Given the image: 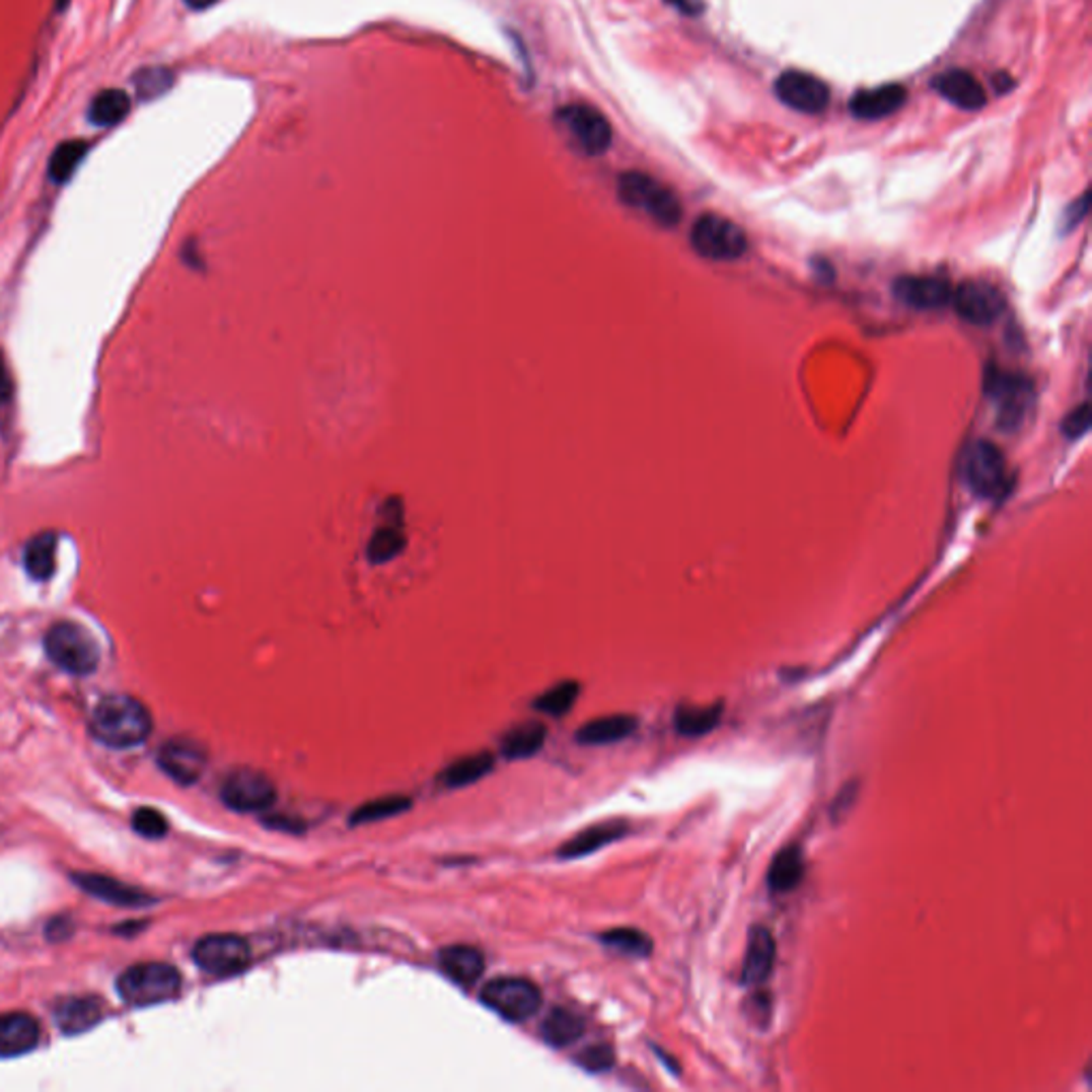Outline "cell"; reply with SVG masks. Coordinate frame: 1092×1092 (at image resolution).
<instances>
[{
    "label": "cell",
    "mask_w": 1092,
    "mask_h": 1092,
    "mask_svg": "<svg viewBox=\"0 0 1092 1092\" xmlns=\"http://www.w3.org/2000/svg\"><path fill=\"white\" fill-rule=\"evenodd\" d=\"M636 728H638V721L634 715L597 717L579 728V732H576V740H579L581 745H610L632 736Z\"/></svg>",
    "instance_id": "cell-22"
},
{
    "label": "cell",
    "mask_w": 1092,
    "mask_h": 1092,
    "mask_svg": "<svg viewBox=\"0 0 1092 1092\" xmlns=\"http://www.w3.org/2000/svg\"><path fill=\"white\" fill-rule=\"evenodd\" d=\"M558 120L568 129L572 135L576 148L583 150L589 156L604 154L612 143V129L610 122L591 105H568L558 114Z\"/></svg>",
    "instance_id": "cell-10"
},
{
    "label": "cell",
    "mask_w": 1092,
    "mask_h": 1092,
    "mask_svg": "<svg viewBox=\"0 0 1092 1092\" xmlns=\"http://www.w3.org/2000/svg\"><path fill=\"white\" fill-rule=\"evenodd\" d=\"M777 960V943L767 926H753L747 939V952L743 960V984L757 988L773 975Z\"/></svg>",
    "instance_id": "cell-16"
},
{
    "label": "cell",
    "mask_w": 1092,
    "mask_h": 1092,
    "mask_svg": "<svg viewBox=\"0 0 1092 1092\" xmlns=\"http://www.w3.org/2000/svg\"><path fill=\"white\" fill-rule=\"evenodd\" d=\"M630 826L626 821L622 819H612V821H602V823H595V826H589L585 828L583 832L574 834L570 841H566L562 848H560V858H583V856H589L597 850L606 848V845L620 841L628 834Z\"/></svg>",
    "instance_id": "cell-19"
},
{
    "label": "cell",
    "mask_w": 1092,
    "mask_h": 1092,
    "mask_svg": "<svg viewBox=\"0 0 1092 1092\" xmlns=\"http://www.w3.org/2000/svg\"><path fill=\"white\" fill-rule=\"evenodd\" d=\"M88 150H90V146L84 139H69V141L60 143V146L54 150V154L50 158V164H48L50 177L56 184L69 181L75 175L81 160L86 158Z\"/></svg>",
    "instance_id": "cell-32"
},
{
    "label": "cell",
    "mask_w": 1092,
    "mask_h": 1092,
    "mask_svg": "<svg viewBox=\"0 0 1092 1092\" xmlns=\"http://www.w3.org/2000/svg\"><path fill=\"white\" fill-rule=\"evenodd\" d=\"M933 86L943 98L950 100L952 105L966 112L981 110L988 100L986 90L979 81L971 73L960 71V69L941 73L939 77H935Z\"/></svg>",
    "instance_id": "cell-17"
},
{
    "label": "cell",
    "mask_w": 1092,
    "mask_h": 1092,
    "mask_svg": "<svg viewBox=\"0 0 1092 1092\" xmlns=\"http://www.w3.org/2000/svg\"><path fill=\"white\" fill-rule=\"evenodd\" d=\"M749 1003L753 1005V1009H751V1016H749V1020H751V1022H755L757 1014H761V1018H765V1022H769V1020H771V999H769L767 995H753Z\"/></svg>",
    "instance_id": "cell-44"
},
{
    "label": "cell",
    "mask_w": 1092,
    "mask_h": 1092,
    "mask_svg": "<svg viewBox=\"0 0 1092 1092\" xmlns=\"http://www.w3.org/2000/svg\"><path fill=\"white\" fill-rule=\"evenodd\" d=\"M991 395L999 406V417L1003 427L1012 429L1022 425L1024 417L1028 415L1030 406H1033V386H1030L1022 376L1014 374H993L991 382Z\"/></svg>",
    "instance_id": "cell-14"
},
{
    "label": "cell",
    "mask_w": 1092,
    "mask_h": 1092,
    "mask_svg": "<svg viewBox=\"0 0 1092 1092\" xmlns=\"http://www.w3.org/2000/svg\"><path fill=\"white\" fill-rule=\"evenodd\" d=\"M11 395H13V378H11L3 353H0V404H7Z\"/></svg>",
    "instance_id": "cell-43"
},
{
    "label": "cell",
    "mask_w": 1092,
    "mask_h": 1092,
    "mask_svg": "<svg viewBox=\"0 0 1092 1092\" xmlns=\"http://www.w3.org/2000/svg\"><path fill=\"white\" fill-rule=\"evenodd\" d=\"M193 958L201 971L229 977L250 964V945L237 935H208L195 945Z\"/></svg>",
    "instance_id": "cell-8"
},
{
    "label": "cell",
    "mask_w": 1092,
    "mask_h": 1092,
    "mask_svg": "<svg viewBox=\"0 0 1092 1092\" xmlns=\"http://www.w3.org/2000/svg\"><path fill=\"white\" fill-rule=\"evenodd\" d=\"M444 975L461 986H471L485 971L483 954L471 945H448L438 956Z\"/></svg>",
    "instance_id": "cell-21"
},
{
    "label": "cell",
    "mask_w": 1092,
    "mask_h": 1092,
    "mask_svg": "<svg viewBox=\"0 0 1092 1092\" xmlns=\"http://www.w3.org/2000/svg\"><path fill=\"white\" fill-rule=\"evenodd\" d=\"M493 765H496V759H493L491 753L483 751V753L465 755L457 761H452L450 767H446L444 773L440 775V781L446 788H465L469 786V783H477L485 775H489Z\"/></svg>",
    "instance_id": "cell-31"
},
{
    "label": "cell",
    "mask_w": 1092,
    "mask_h": 1092,
    "mask_svg": "<svg viewBox=\"0 0 1092 1092\" xmlns=\"http://www.w3.org/2000/svg\"><path fill=\"white\" fill-rule=\"evenodd\" d=\"M102 1016V1005L94 997L67 999L56 1007V1022L67 1035L84 1033L92 1028Z\"/></svg>",
    "instance_id": "cell-24"
},
{
    "label": "cell",
    "mask_w": 1092,
    "mask_h": 1092,
    "mask_svg": "<svg viewBox=\"0 0 1092 1092\" xmlns=\"http://www.w3.org/2000/svg\"><path fill=\"white\" fill-rule=\"evenodd\" d=\"M410 807H412V800L406 796H382L376 800L363 802L361 807H357L353 815H350V823H353V826H359V823L382 821V819L395 817L408 811Z\"/></svg>",
    "instance_id": "cell-34"
},
{
    "label": "cell",
    "mask_w": 1092,
    "mask_h": 1092,
    "mask_svg": "<svg viewBox=\"0 0 1092 1092\" xmlns=\"http://www.w3.org/2000/svg\"><path fill=\"white\" fill-rule=\"evenodd\" d=\"M1088 429V406L1082 404L1078 408V412H1074V415H1069L1067 421H1065V434L1069 438H1078L1082 436L1084 431Z\"/></svg>",
    "instance_id": "cell-41"
},
{
    "label": "cell",
    "mask_w": 1092,
    "mask_h": 1092,
    "mask_svg": "<svg viewBox=\"0 0 1092 1092\" xmlns=\"http://www.w3.org/2000/svg\"><path fill=\"white\" fill-rule=\"evenodd\" d=\"M184 3H187V5H189L191 9H195V11H203V9L214 7V5L218 3V0H184Z\"/></svg>",
    "instance_id": "cell-46"
},
{
    "label": "cell",
    "mask_w": 1092,
    "mask_h": 1092,
    "mask_svg": "<svg viewBox=\"0 0 1092 1092\" xmlns=\"http://www.w3.org/2000/svg\"><path fill=\"white\" fill-rule=\"evenodd\" d=\"M158 767L179 786H193L208 767V751L201 743L187 736H177L162 743L158 749Z\"/></svg>",
    "instance_id": "cell-11"
},
{
    "label": "cell",
    "mask_w": 1092,
    "mask_h": 1092,
    "mask_svg": "<svg viewBox=\"0 0 1092 1092\" xmlns=\"http://www.w3.org/2000/svg\"><path fill=\"white\" fill-rule=\"evenodd\" d=\"M858 790H860V786H858L856 781L845 783V786L841 788V792L836 794V798H834V802H832V807H830V819H832L834 823H841L845 817L850 815V811H852L854 805H856Z\"/></svg>",
    "instance_id": "cell-40"
},
{
    "label": "cell",
    "mask_w": 1092,
    "mask_h": 1092,
    "mask_svg": "<svg viewBox=\"0 0 1092 1092\" xmlns=\"http://www.w3.org/2000/svg\"><path fill=\"white\" fill-rule=\"evenodd\" d=\"M133 828L141 836H146V839H160V836L167 834L169 823H167V819H164V815L160 811L143 807L133 815Z\"/></svg>",
    "instance_id": "cell-38"
},
{
    "label": "cell",
    "mask_w": 1092,
    "mask_h": 1092,
    "mask_svg": "<svg viewBox=\"0 0 1092 1092\" xmlns=\"http://www.w3.org/2000/svg\"><path fill=\"white\" fill-rule=\"evenodd\" d=\"M904 88L898 84H888L854 94L850 100V112L860 120H879L898 112L904 105Z\"/></svg>",
    "instance_id": "cell-20"
},
{
    "label": "cell",
    "mask_w": 1092,
    "mask_h": 1092,
    "mask_svg": "<svg viewBox=\"0 0 1092 1092\" xmlns=\"http://www.w3.org/2000/svg\"><path fill=\"white\" fill-rule=\"evenodd\" d=\"M56 551H58V535L54 531H44L34 535V538L24 549V568L30 579L34 581H48L56 570Z\"/></svg>",
    "instance_id": "cell-27"
},
{
    "label": "cell",
    "mask_w": 1092,
    "mask_h": 1092,
    "mask_svg": "<svg viewBox=\"0 0 1092 1092\" xmlns=\"http://www.w3.org/2000/svg\"><path fill=\"white\" fill-rule=\"evenodd\" d=\"M579 683L576 681H564L560 685L551 687L549 691H544L540 698H535L533 707L538 709L540 713H547V715H553V717H562L566 715L574 703L576 698H579Z\"/></svg>",
    "instance_id": "cell-37"
},
{
    "label": "cell",
    "mask_w": 1092,
    "mask_h": 1092,
    "mask_svg": "<svg viewBox=\"0 0 1092 1092\" xmlns=\"http://www.w3.org/2000/svg\"><path fill=\"white\" fill-rule=\"evenodd\" d=\"M75 881L81 885V890L90 892L92 896L105 900V902H114V904H120V906H146L148 902H152V898L148 894H143L135 888H131V885H125L120 883L116 879H110V877H102V875H90V873H84V875H75Z\"/></svg>",
    "instance_id": "cell-23"
},
{
    "label": "cell",
    "mask_w": 1092,
    "mask_h": 1092,
    "mask_svg": "<svg viewBox=\"0 0 1092 1092\" xmlns=\"http://www.w3.org/2000/svg\"><path fill=\"white\" fill-rule=\"evenodd\" d=\"M805 877V856L798 845H788L777 852L769 867V885L773 892H792Z\"/></svg>",
    "instance_id": "cell-25"
},
{
    "label": "cell",
    "mask_w": 1092,
    "mask_h": 1092,
    "mask_svg": "<svg viewBox=\"0 0 1092 1092\" xmlns=\"http://www.w3.org/2000/svg\"><path fill=\"white\" fill-rule=\"evenodd\" d=\"M620 199L634 210H643L662 226H676L683 214L681 203L668 187L638 171L620 177Z\"/></svg>",
    "instance_id": "cell-4"
},
{
    "label": "cell",
    "mask_w": 1092,
    "mask_h": 1092,
    "mask_svg": "<svg viewBox=\"0 0 1092 1092\" xmlns=\"http://www.w3.org/2000/svg\"><path fill=\"white\" fill-rule=\"evenodd\" d=\"M691 245L700 257L709 261H736L747 252L749 241L745 231L732 220L705 214L691 226Z\"/></svg>",
    "instance_id": "cell-5"
},
{
    "label": "cell",
    "mask_w": 1092,
    "mask_h": 1092,
    "mask_svg": "<svg viewBox=\"0 0 1092 1092\" xmlns=\"http://www.w3.org/2000/svg\"><path fill=\"white\" fill-rule=\"evenodd\" d=\"M962 471L968 487L979 498H997L1007 487V463L999 446L977 440L966 450Z\"/></svg>",
    "instance_id": "cell-7"
},
{
    "label": "cell",
    "mask_w": 1092,
    "mask_h": 1092,
    "mask_svg": "<svg viewBox=\"0 0 1092 1092\" xmlns=\"http://www.w3.org/2000/svg\"><path fill=\"white\" fill-rule=\"evenodd\" d=\"M775 92L786 102L788 107L802 112V114H819L826 110L830 100V90L815 75L802 73V71H788L783 73L777 84Z\"/></svg>",
    "instance_id": "cell-13"
},
{
    "label": "cell",
    "mask_w": 1092,
    "mask_h": 1092,
    "mask_svg": "<svg viewBox=\"0 0 1092 1092\" xmlns=\"http://www.w3.org/2000/svg\"><path fill=\"white\" fill-rule=\"evenodd\" d=\"M894 293L914 310H939L952 303L954 288L937 276H906L896 282Z\"/></svg>",
    "instance_id": "cell-15"
},
{
    "label": "cell",
    "mask_w": 1092,
    "mask_h": 1092,
    "mask_svg": "<svg viewBox=\"0 0 1092 1092\" xmlns=\"http://www.w3.org/2000/svg\"><path fill=\"white\" fill-rule=\"evenodd\" d=\"M220 796L224 805L233 811L257 813L270 809L278 792L270 777L254 769H237L224 779Z\"/></svg>",
    "instance_id": "cell-9"
},
{
    "label": "cell",
    "mask_w": 1092,
    "mask_h": 1092,
    "mask_svg": "<svg viewBox=\"0 0 1092 1092\" xmlns=\"http://www.w3.org/2000/svg\"><path fill=\"white\" fill-rule=\"evenodd\" d=\"M69 3H71V0H56V5H58V11H63V9H67V5H69Z\"/></svg>",
    "instance_id": "cell-47"
},
{
    "label": "cell",
    "mask_w": 1092,
    "mask_h": 1092,
    "mask_svg": "<svg viewBox=\"0 0 1092 1092\" xmlns=\"http://www.w3.org/2000/svg\"><path fill=\"white\" fill-rule=\"evenodd\" d=\"M181 977L167 962H141L118 979V993L133 1007H150L177 997Z\"/></svg>",
    "instance_id": "cell-3"
},
{
    "label": "cell",
    "mask_w": 1092,
    "mask_h": 1092,
    "mask_svg": "<svg viewBox=\"0 0 1092 1092\" xmlns=\"http://www.w3.org/2000/svg\"><path fill=\"white\" fill-rule=\"evenodd\" d=\"M585 1033V1020L566 1007H555L540 1026L542 1039L553 1047H566L581 1039Z\"/></svg>",
    "instance_id": "cell-26"
},
{
    "label": "cell",
    "mask_w": 1092,
    "mask_h": 1092,
    "mask_svg": "<svg viewBox=\"0 0 1092 1092\" xmlns=\"http://www.w3.org/2000/svg\"><path fill=\"white\" fill-rule=\"evenodd\" d=\"M39 1022L24 1012L0 1014V1057H19L39 1043Z\"/></svg>",
    "instance_id": "cell-18"
},
{
    "label": "cell",
    "mask_w": 1092,
    "mask_h": 1092,
    "mask_svg": "<svg viewBox=\"0 0 1092 1092\" xmlns=\"http://www.w3.org/2000/svg\"><path fill=\"white\" fill-rule=\"evenodd\" d=\"M576 1063L591 1071V1074H602V1071H608L614 1065V1052L608 1043H595L585 1047L583 1052L576 1057Z\"/></svg>",
    "instance_id": "cell-39"
},
{
    "label": "cell",
    "mask_w": 1092,
    "mask_h": 1092,
    "mask_svg": "<svg viewBox=\"0 0 1092 1092\" xmlns=\"http://www.w3.org/2000/svg\"><path fill=\"white\" fill-rule=\"evenodd\" d=\"M547 740V728L540 721H527L512 728L502 740V753L508 759H525L538 753Z\"/></svg>",
    "instance_id": "cell-29"
},
{
    "label": "cell",
    "mask_w": 1092,
    "mask_h": 1092,
    "mask_svg": "<svg viewBox=\"0 0 1092 1092\" xmlns=\"http://www.w3.org/2000/svg\"><path fill=\"white\" fill-rule=\"evenodd\" d=\"M724 713V705L711 707H687L681 705L674 711V728L681 736H705L717 728Z\"/></svg>",
    "instance_id": "cell-30"
},
{
    "label": "cell",
    "mask_w": 1092,
    "mask_h": 1092,
    "mask_svg": "<svg viewBox=\"0 0 1092 1092\" xmlns=\"http://www.w3.org/2000/svg\"><path fill=\"white\" fill-rule=\"evenodd\" d=\"M952 303L962 320L973 324H991L1005 310V297L988 282H962L952 293Z\"/></svg>",
    "instance_id": "cell-12"
},
{
    "label": "cell",
    "mask_w": 1092,
    "mask_h": 1092,
    "mask_svg": "<svg viewBox=\"0 0 1092 1092\" xmlns=\"http://www.w3.org/2000/svg\"><path fill=\"white\" fill-rule=\"evenodd\" d=\"M131 114V96L120 88L100 90L88 107V120L94 127H116Z\"/></svg>",
    "instance_id": "cell-28"
},
{
    "label": "cell",
    "mask_w": 1092,
    "mask_h": 1092,
    "mask_svg": "<svg viewBox=\"0 0 1092 1092\" xmlns=\"http://www.w3.org/2000/svg\"><path fill=\"white\" fill-rule=\"evenodd\" d=\"M597 939H600L604 945L612 947V950L628 954V956H636V958H645L653 952L651 937H647L643 931H636V929H610L606 933H600Z\"/></svg>",
    "instance_id": "cell-36"
},
{
    "label": "cell",
    "mask_w": 1092,
    "mask_h": 1092,
    "mask_svg": "<svg viewBox=\"0 0 1092 1092\" xmlns=\"http://www.w3.org/2000/svg\"><path fill=\"white\" fill-rule=\"evenodd\" d=\"M175 75L167 67H143L133 75V86L139 100H154L173 88Z\"/></svg>",
    "instance_id": "cell-35"
},
{
    "label": "cell",
    "mask_w": 1092,
    "mask_h": 1092,
    "mask_svg": "<svg viewBox=\"0 0 1092 1092\" xmlns=\"http://www.w3.org/2000/svg\"><path fill=\"white\" fill-rule=\"evenodd\" d=\"M406 549V533L402 525L388 523L374 531L372 540L367 544V560L372 564H388Z\"/></svg>",
    "instance_id": "cell-33"
},
{
    "label": "cell",
    "mask_w": 1092,
    "mask_h": 1092,
    "mask_svg": "<svg viewBox=\"0 0 1092 1092\" xmlns=\"http://www.w3.org/2000/svg\"><path fill=\"white\" fill-rule=\"evenodd\" d=\"M46 653L52 662L69 674H92L100 662L96 638L75 622H58L46 634Z\"/></svg>",
    "instance_id": "cell-2"
},
{
    "label": "cell",
    "mask_w": 1092,
    "mask_h": 1092,
    "mask_svg": "<svg viewBox=\"0 0 1092 1092\" xmlns=\"http://www.w3.org/2000/svg\"><path fill=\"white\" fill-rule=\"evenodd\" d=\"M90 730L107 747L129 749L141 745L150 736L152 717L139 700L125 694H114L105 696L96 705L90 719Z\"/></svg>",
    "instance_id": "cell-1"
},
{
    "label": "cell",
    "mask_w": 1092,
    "mask_h": 1092,
    "mask_svg": "<svg viewBox=\"0 0 1092 1092\" xmlns=\"http://www.w3.org/2000/svg\"><path fill=\"white\" fill-rule=\"evenodd\" d=\"M481 1001L510 1022L529 1020L542 1005L538 986L523 977L491 979L481 993Z\"/></svg>",
    "instance_id": "cell-6"
},
{
    "label": "cell",
    "mask_w": 1092,
    "mask_h": 1092,
    "mask_svg": "<svg viewBox=\"0 0 1092 1092\" xmlns=\"http://www.w3.org/2000/svg\"><path fill=\"white\" fill-rule=\"evenodd\" d=\"M666 3L672 5L674 9H678L681 13H685V15H691V17H696V15H700L705 11V0H666Z\"/></svg>",
    "instance_id": "cell-45"
},
{
    "label": "cell",
    "mask_w": 1092,
    "mask_h": 1092,
    "mask_svg": "<svg viewBox=\"0 0 1092 1092\" xmlns=\"http://www.w3.org/2000/svg\"><path fill=\"white\" fill-rule=\"evenodd\" d=\"M265 823H267V826H270V828L284 830V832H295V834H297V832L303 830V826H301V821H299V819H291V817H286V815H270V817H265Z\"/></svg>",
    "instance_id": "cell-42"
}]
</instances>
